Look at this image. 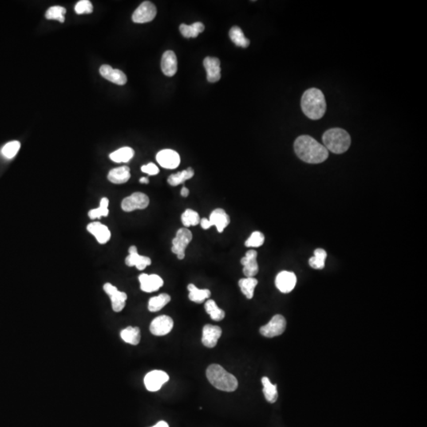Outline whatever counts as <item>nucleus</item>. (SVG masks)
I'll return each instance as SVG.
<instances>
[{"label":"nucleus","mask_w":427,"mask_h":427,"mask_svg":"<svg viewBox=\"0 0 427 427\" xmlns=\"http://www.w3.org/2000/svg\"><path fill=\"white\" fill-rule=\"evenodd\" d=\"M294 147L297 156L309 164H319L329 158V151L325 146L311 136H299L294 142Z\"/></svg>","instance_id":"obj_1"},{"label":"nucleus","mask_w":427,"mask_h":427,"mask_svg":"<svg viewBox=\"0 0 427 427\" xmlns=\"http://www.w3.org/2000/svg\"><path fill=\"white\" fill-rule=\"evenodd\" d=\"M302 112L311 120L322 118L327 109L325 95L321 89L311 88L303 93L301 101Z\"/></svg>","instance_id":"obj_2"},{"label":"nucleus","mask_w":427,"mask_h":427,"mask_svg":"<svg viewBox=\"0 0 427 427\" xmlns=\"http://www.w3.org/2000/svg\"><path fill=\"white\" fill-rule=\"evenodd\" d=\"M207 379L213 386L224 392H234L238 387V380L231 373L218 364L209 365L207 369Z\"/></svg>","instance_id":"obj_3"},{"label":"nucleus","mask_w":427,"mask_h":427,"mask_svg":"<svg viewBox=\"0 0 427 427\" xmlns=\"http://www.w3.org/2000/svg\"><path fill=\"white\" fill-rule=\"evenodd\" d=\"M324 146L328 151L341 155L346 152L350 146L351 139L346 131L342 128H332L324 133Z\"/></svg>","instance_id":"obj_4"},{"label":"nucleus","mask_w":427,"mask_h":427,"mask_svg":"<svg viewBox=\"0 0 427 427\" xmlns=\"http://www.w3.org/2000/svg\"><path fill=\"white\" fill-rule=\"evenodd\" d=\"M191 240L192 234L188 229L180 228L177 230L176 237L172 241L171 250L172 254H176L178 259H184L186 248L188 247Z\"/></svg>","instance_id":"obj_5"},{"label":"nucleus","mask_w":427,"mask_h":427,"mask_svg":"<svg viewBox=\"0 0 427 427\" xmlns=\"http://www.w3.org/2000/svg\"><path fill=\"white\" fill-rule=\"evenodd\" d=\"M150 199L143 192H135L124 198L121 203V208L125 212H132L136 210H143L149 206Z\"/></svg>","instance_id":"obj_6"},{"label":"nucleus","mask_w":427,"mask_h":427,"mask_svg":"<svg viewBox=\"0 0 427 427\" xmlns=\"http://www.w3.org/2000/svg\"><path fill=\"white\" fill-rule=\"evenodd\" d=\"M286 327V321L284 317L277 314L271 318L268 324L261 327L259 333L263 337L273 338V337H278L284 333Z\"/></svg>","instance_id":"obj_7"},{"label":"nucleus","mask_w":427,"mask_h":427,"mask_svg":"<svg viewBox=\"0 0 427 427\" xmlns=\"http://www.w3.org/2000/svg\"><path fill=\"white\" fill-rule=\"evenodd\" d=\"M104 291L108 294L112 302V308L116 313L121 312L125 307L128 295L124 292L120 291L116 286L107 282L103 286Z\"/></svg>","instance_id":"obj_8"},{"label":"nucleus","mask_w":427,"mask_h":427,"mask_svg":"<svg viewBox=\"0 0 427 427\" xmlns=\"http://www.w3.org/2000/svg\"><path fill=\"white\" fill-rule=\"evenodd\" d=\"M156 14L157 9L155 4L150 1H145L142 2L134 12L132 21L135 23H147L154 20Z\"/></svg>","instance_id":"obj_9"},{"label":"nucleus","mask_w":427,"mask_h":427,"mask_svg":"<svg viewBox=\"0 0 427 427\" xmlns=\"http://www.w3.org/2000/svg\"><path fill=\"white\" fill-rule=\"evenodd\" d=\"M170 380V377L163 370H153L149 372L144 377L146 389L150 392H157Z\"/></svg>","instance_id":"obj_10"},{"label":"nucleus","mask_w":427,"mask_h":427,"mask_svg":"<svg viewBox=\"0 0 427 427\" xmlns=\"http://www.w3.org/2000/svg\"><path fill=\"white\" fill-rule=\"evenodd\" d=\"M156 160L161 167L167 170L177 168L180 163V157L176 151L165 149L157 154Z\"/></svg>","instance_id":"obj_11"},{"label":"nucleus","mask_w":427,"mask_h":427,"mask_svg":"<svg viewBox=\"0 0 427 427\" xmlns=\"http://www.w3.org/2000/svg\"><path fill=\"white\" fill-rule=\"evenodd\" d=\"M173 328V321L167 315L159 316L151 322L150 331L157 337H163L171 333Z\"/></svg>","instance_id":"obj_12"},{"label":"nucleus","mask_w":427,"mask_h":427,"mask_svg":"<svg viewBox=\"0 0 427 427\" xmlns=\"http://www.w3.org/2000/svg\"><path fill=\"white\" fill-rule=\"evenodd\" d=\"M297 283V277L291 271H282L277 274L275 286L283 294H288L294 290Z\"/></svg>","instance_id":"obj_13"},{"label":"nucleus","mask_w":427,"mask_h":427,"mask_svg":"<svg viewBox=\"0 0 427 427\" xmlns=\"http://www.w3.org/2000/svg\"><path fill=\"white\" fill-rule=\"evenodd\" d=\"M128 253L129 255L125 259L126 265H128V267H136L139 271H143L147 266L151 264V258L139 255L136 246H131Z\"/></svg>","instance_id":"obj_14"},{"label":"nucleus","mask_w":427,"mask_h":427,"mask_svg":"<svg viewBox=\"0 0 427 427\" xmlns=\"http://www.w3.org/2000/svg\"><path fill=\"white\" fill-rule=\"evenodd\" d=\"M140 288L147 293L157 291L164 285V281L158 274H141L139 276Z\"/></svg>","instance_id":"obj_15"},{"label":"nucleus","mask_w":427,"mask_h":427,"mask_svg":"<svg viewBox=\"0 0 427 427\" xmlns=\"http://www.w3.org/2000/svg\"><path fill=\"white\" fill-rule=\"evenodd\" d=\"M257 252L251 250L246 253V256L241 259L243 265V273L247 278H254L259 271V266L256 260Z\"/></svg>","instance_id":"obj_16"},{"label":"nucleus","mask_w":427,"mask_h":427,"mask_svg":"<svg viewBox=\"0 0 427 427\" xmlns=\"http://www.w3.org/2000/svg\"><path fill=\"white\" fill-rule=\"evenodd\" d=\"M222 336V329L215 325H207L203 327L202 342L209 348L215 347Z\"/></svg>","instance_id":"obj_17"},{"label":"nucleus","mask_w":427,"mask_h":427,"mask_svg":"<svg viewBox=\"0 0 427 427\" xmlns=\"http://www.w3.org/2000/svg\"><path fill=\"white\" fill-rule=\"evenodd\" d=\"M87 230L89 234L93 235L97 242L101 245L106 244L110 240V230L105 225H103L100 222H91L87 226Z\"/></svg>","instance_id":"obj_18"},{"label":"nucleus","mask_w":427,"mask_h":427,"mask_svg":"<svg viewBox=\"0 0 427 427\" xmlns=\"http://www.w3.org/2000/svg\"><path fill=\"white\" fill-rule=\"evenodd\" d=\"M100 74L103 78L112 84L123 85L127 83V76L119 69H114L109 65H102L100 68Z\"/></svg>","instance_id":"obj_19"},{"label":"nucleus","mask_w":427,"mask_h":427,"mask_svg":"<svg viewBox=\"0 0 427 427\" xmlns=\"http://www.w3.org/2000/svg\"><path fill=\"white\" fill-rule=\"evenodd\" d=\"M203 66L207 72V81L216 83L221 79L220 60L216 57H206Z\"/></svg>","instance_id":"obj_20"},{"label":"nucleus","mask_w":427,"mask_h":427,"mask_svg":"<svg viewBox=\"0 0 427 427\" xmlns=\"http://www.w3.org/2000/svg\"><path fill=\"white\" fill-rule=\"evenodd\" d=\"M209 222L211 226L216 227L218 232L222 233L230 224V218L223 209L217 208L211 212Z\"/></svg>","instance_id":"obj_21"},{"label":"nucleus","mask_w":427,"mask_h":427,"mask_svg":"<svg viewBox=\"0 0 427 427\" xmlns=\"http://www.w3.org/2000/svg\"><path fill=\"white\" fill-rule=\"evenodd\" d=\"M163 74L169 77H172L177 72V59L176 54L172 51L169 50L165 52L162 57L161 63Z\"/></svg>","instance_id":"obj_22"},{"label":"nucleus","mask_w":427,"mask_h":427,"mask_svg":"<svg viewBox=\"0 0 427 427\" xmlns=\"http://www.w3.org/2000/svg\"><path fill=\"white\" fill-rule=\"evenodd\" d=\"M131 178L129 167H121L112 169L108 174V179L113 184H121L128 182Z\"/></svg>","instance_id":"obj_23"},{"label":"nucleus","mask_w":427,"mask_h":427,"mask_svg":"<svg viewBox=\"0 0 427 427\" xmlns=\"http://www.w3.org/2000/svg\"><path fill=\"white\" fill-rule=\"evenodd\" d=\"M120 337L127 343L136 346L140 342L141 333L138 327H128L120 332Z\"/></svg>","instance_id":"obj_24"},{"label":"nucleus","mask_w":427,"mask_h":427,"mask_svg":"<svg viewBox=\"0 0 427 427\" xmlns=\"http://www.w3.org/2000/svg\"><path fill=\"white\" fill-rule=\"evenodd\" d=\"M205 29V26L202 22H195L188 25L186 24H181L180 25V31L183 37L185 38H195L198 37L199 33H203Z\"/></svg>","instance_id":"obj_25"},{"label":"nucleus","mask_w":427,"mask_h":427,"mask_svg":"<svg viewBox=\"0 0 427 427\" xmlns=\"http://www.w3.org/2000/svg\"><path fill=\"white\" fill-rule=\"evenodd\" d=\"M135 155V151L128 147H122L109 155V159L116 163H128Z\"/></svg>","instance_id":"obj_26"},{"label":"nucleus","mask_w":427,"mask_h":427,"mask_svg":"<svg viewBox=\"0 0 427 427\" xmlns=\"http://www.w3.org/2000/svg\"><path fill=\"white\" fill-rule=\"evenodd\" d=\"M193 170L191 167L186 169L184 171L172 174L168 177V184L171 186H178L184 184L186 180H190L193 177Z\"/></svg>","instance_id":"obj_27"},{"label":"nucleus","mask_w":427,"mask_h":427,"mask_svg":"<svg viewBox=\"0 0 427 427\" xmlns=\"http://www.w3.org/2000/svg\"><path fill=\"white\" fill-rule=\"evenodd\" d=\"M188 290L189 291L188 298L191 302L195 303H202L206 299L211 297V291L208 289H199L194 284H189L188 286Z\"/></svg>","instance_id":"obj_28"},{"label":"nucleus","mask_w":427,"mask_h":427,"mask_svg":"<svg viewBox=\"0 0 427 427\" xmlns=\"http://www.w3.org/2000/svg\"><path fill=\"white\" fill-rule=\"evenodd\" d=\"M257 284H258V281L254 277V278H247L246 277V278L240 279L239 282H238V285H239L241 290L248 299H252L254 298V290H255Z\"/></svg>","instance_id":"obj_29"},{"label":"nucleus","mask_w":427,"mask_h":427,"mask_svg":"<svg viewBox=\"0 0 427 427\" xmlns=\"http://www.w3.org/2000/svg\"><path fill=\"white\" fill-rule=\"evenodd\" d=\"M171 301V297L167 294H161L156 297H153L148 302V309L152 313L160 311L161 309L167 306Z\"/></svg>","instance_id":"obj_30"},{"label":"nucleus","mask_w":427,"mask_h":427,"mask_svg":"<svg viewBox=\"0 0 427 427\" xmlns=\"http://www.w3.org/2000/svg\"><path fill=\"white\" fill-rule=\"evenodd\" d=\"M262 384H263V393L264 395L265 399L267 400V402L273 403L276 402L278 399V391H277L276 385H273L272 383L270 381L268 377H263L262 378Z\"/></svg>","instance_id":"obj_31"},{"label":"nucleus","mask_w":427,"mask_h":427,"mask_svg":"<svg viewBox=\"0 0 427 427\" xmlns=\"http://www.w3.org/2000/svg\"><path fill=\"white\" fill-rule=\"evenodd\" d=\"M229 35H230L231 41L238 47H242V48L246 49L250 45V40L245 37V34H244L242 29L238 26H234V27L231 28Z\"/></svg>","instance_id":"obj_32"},{"label":"nucleus","mask_w":427,"mask_h":427,"mask_svg":"<svg viewBox=\"0 0 427 427\" xmlns=\"http://www.w3.org/2000/svg\"><path fill=\"white\" fill-rule=\"evenodd\" d=\"M205 310L211 316L213 321H220L224 319L225 312L217 306L214 300H207L205 303Z\"/></svg>","instance_id":"obj_33"},{"label":"nucleus","mask_w":427,"mask_h":427,"mask_svg":"<svg viewBox=\"0 0 427 427\" xmlns=\"http://www.w3.org/2000/svg\"><path fill=\"white\" fill-rule=\"evenodd\" d=\"M327 253L322 249H317L314 251V256L309 260V266L313 269H323L325 266Z\"/></svg>","instance_id":"obj_34"},{"label":"nucleus","mask_w":427,"mask_h":427,"mask_svg":"<svg viewBox=\"0 0 427 427\" xmlns=\"http://www.w3.org/2000/svg\"><path fill=\"white\" fill-rule=\"evenodd\" d=\"M108 204H109V200L108 198L104 197L101 199L100 202V207L97 208L92 209L88 213L89 218L91 219H101V217H107L108 215Z\"/></svg>","instance_id":"obj_35"},{"label":"nucleus","mask_w":427,"mask_h":427,"mask_svg":"<svg viewBox=\"0 0 427 427\" xmlns=\"http://www.w3.org/2000/svg\"><path fill=\"white\" fill-rule=\"evenodd\" d=\"M200 219L198 212L191 209H187L181 215L182 223L186 228L191 226H197L200 222Z\"/></svg>","instance_id":"obj_36"},{"label":"nucleus","mask_w":427,"mask_h":427,"mask_svg":"<svg viewBox=\"0 0 427 427\" xmlns=\"http://www.w3.org/2000/svg\"><path fill=\"white\" fill-rule=\"evenodd\" d=\"M66 13V9L60 6H54L49 8L47 10L45 17L47 19L57 20L60 22H64L65 20L64 14Z\"/></svg>","instance_id":"obj_37"},{"label":"nucleus","mask_w":427,"mask_h":427,"mask_svg":"<svg viewBox=\"0 0 427 427\" xmlns=\"http://www.w3.org/2000/svg\"><path fill=\"white\" fill-rule=\"evenodd\" d=\"M265 238L262 233L259 231H255L250 235L247 241L245 242V246L248 248H258L263 246L264 243Z\"/></svg>","instance_id":"obj_38"},{"label":"nucleus","mask_w":427,"mask_h":427,"mask_svg":"<svg viewBox=\"0 0 427 427\" xmlns=\"http://www.w3.org/2000/svg\"><path fill=\"white\" fill-rule=\"evenodd\" d=\"M20 147L21 144L19 142H10L2 147V154L4 157H6V159H13L19 151Z\"/></svg>","instance_id":"obj_39"},{"label":"nucleus","mask_w":427,"mask_h":427,"mask_svg":"<svg viewBox=\"0 0 427 427\" xmlns=\"http://www.w3.org/2000/svg\"><path fill=\"white\" fill-rule=\"evenodd\" d=\"M76 14H91L93 12V5L89 0H81L75 6Z\"/></svg>","instance_id":"obj_40"},{"label":"nucleus","mask_w":427,"mask_h":427,"mask_svg":"<svg viewBox=\"0 0 427 427\" xmlns=\"http://www.w3.org/2000/svg\"><path fill=\"white\" fill-rule=\"evenodd\" d=\"M142 172L151 175V176H155L159 172V167H157L156 165L154 163H148L145 166H143L141 167Z\"/></svg>","instance_id":"obj_41"},{"label":"nucleus","mask_w":427,"mask_h":427,"mask_svg":"<svg viewBox=\"0 0 427 427\" xmlns=\"http://www.w3.org/2000/svg\"><path fill=\"white\" fill-rule=\"evenodd\" d=\"M199 224H200V226H201V227L203 230H208V229H210L211 227V224H210V222H209V219H206V218H203V219H200Z\"/></svg>","instance_id":"obj_42"},{"label":"nucleus","mask_w":427,"mask_h":427,"mask_svg":"<svg viewBox=\"0 0 427 427\" xmlns=\"http://www.w3.org/2000/svg\"><path fill=\"white\" fill-rule=\"evenodd\" d=\"M180 195H181L182 197H188V195H189V190L186 187H183L180 190Z\"/></svg>","instance_id":"obj_43"},{"label":"nucleus","mask_w":427,"mask_h":427,"mask_svg":"<svg viewBox=\"0 0 427 427\" xmlns=\"http://www.w3.org/2000/svg\"><path fill=\"white\" fill-rule=\"evenodd\" d=\"M152 427H169L168 424H167V422L165 421H160L156 424V425Z\"/></svg>","instance_id":"obj_44"},{"label":"nucleus","mask_w":427,"mask_h":427,"mask_svg":"<svg viewBox=\"0 0 427 427\" xmlns=\"http://www.w3.org/2000/svg\"><path fill=\"white\" fill-rule=\"evenodd\" d=\"M139 182H140L141 184H149V179H148V178L147 177H142L140 178Z\"/></svg>","instance_id":"obj_45"}]
</instances>
